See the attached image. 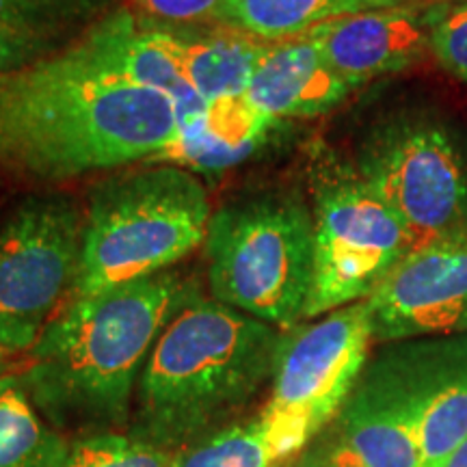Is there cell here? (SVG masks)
I'll return each instance as SVG.
<instances>
[{
  "label": "cell",
  "mask_w": 467,
  "mask_h": 467,
  "mask_svg": "<svg viewBox=\"0 0 467 467\" xmlns=\"http://www.w3.org/2000/svg\"><path fill=\"white\" fill-rule=\"evenodd\" d=\"M192 296L169 268L69 299L28 350L20 377L37 411L66 433H117L130 426L145 361L173 314Z\"/></svg>",
  "instance_id": "cell-2"
},
{
  "label": "cell",
  "mask_w": 467,
  "mask_h": 467,
  "mask_svg": "<svg viewBox=\"0 0 467 467\" xmlns=\"http://www.w3.org/2000/svg\"><path fill=\"white\" fill-rule=\"evenodd\" d=\"M93 63L126 83L165 93L178 107L180 132L200 124L206 102L186 83L171 28L151 25L130 9H115L76 39Z\"/></svg>",
  "instance_id": "cell-13"
},
{
  "label": "cell",
  "mask_w": 467,
  "mask_h": 467,
  "mask_svg": "<svg viewBox=\"0 0 467 467\" xmlns=\"http://www.w3.org/2000/svg\"><path fill=\"white\" fill-rule=\"evenodd\" d=\"M186 83L206 104L243 98L271 42L217 25L197 33L171 28Z\"/></svg>",
  "instance_id": "cell-16"
},
{
  "label": "cell",
  "mask_w": 467,
  "mask_h": 467,
  "mask_svg": "<svg viewBox=\"0 0 467 467\" xmlns=\"http://www.w3.org/2000/svg\"><path fill=\"white\" fill-rule=\"evenodd\" d=\"M355 169L399 219L411 251L467 230V162L440 121H381L361 143Z\"/></svg>",
  "instance_id": "cell-7"
},
{
  "label": "cell",
  "mask_w": 467,
  "mask_h": 467,
  "mask_svg": "<svg viewBox=\"0 0 467 467\" xmlns=\"http://www.w3.org/2000/svg\"><path fill=\"white\" fill-rule=\"evenodd\" d=\"M16 355L20 353H17L14 344H11L7 331H5L3 323H0V377H5V368H7V364L16 358Z\"/></svg>",
  "instance_id": "cell-25"
},
{
  "label": "cell",
  "mask_w": 467,
  "mask_h": 467,
  "mask_svg": "<svg viewBox=\"0 0 467 467\" xmlns=\"http://www.w3.org/2000/svg\"><path fill=\"white\" fill-rule=\"evenodd\" d=\"M52 37L33 33L0 31V74L48 55Z\"/></svg>",
  "instance_id": "cell-24"
},
{
  "label": "cell",
  "mask_w": 467,
  "mask_h": 467,
  "mask_svg": "<svg viewBox=\"0 0 467 467\" xmlns=\"http://www.w3.org/2000/svg\"><path fill=\"white\" fill-rule=\"evenodd\" d=\"M109 3L110 0H0V31L55 39L57 33L87 20Z\"/></svg>",
  "instance_id": "cell-20"
},
{
  "label": "cell",
  "mask_w": 467,
  "mask_h": 467,
  "mask_svg": "<svg viewBox=\"0 0 467 467\" xmlns=\"http://www.w3.org/2000/svg\"><path fill=\"white\" fill-rule=\"evenodd\" d=\"M443 467H467V440L452 452V457L448 459V463Z\"/></svg>",
  "instance_id": "cell-26"
},
{
  "label": "cell",
  "mask_w": 467,
  "mask_h": 467,
  "mask_svg": "<svg viewBox=\"0 0 467 467\" xmlns=\"http://www.w3.org/2000/svg\"><path fill=\"white\" fill-rule=\"evenodd\" d=\"M72 443L57 431L17 375L0 377V467H66Z\"/></svg>",
  "instance_id": "cell-18"
},
{
  "label": "cell",
  "mask_w": 467,
  "mask_h": 467,
  "mask_svg": "<svg viewBox=\"0 0 467 467\" xmlns=\"http://www.w3.org/2000/svg\"><path fill=\"white\" fill-rule=\"evenodd\" d=\"M396 7H418V0H225L214 25L282 42L336 17Z\"/></svg>",
  "instance_id": "cell-17"
},
{
  "label": "cell",
  "mask_w": 467,
  "mask_h": 467,
  "mask_svg": "<svg viewBox=\"0 0 467 467\" xmlns=\"http://www.w3.org/2000/svg\"><path fill=\"white\" fill-rule=\"evenodd\" d=\"M178 137L171 98L117 78L78 42L0 74V178L61 182L156 162Z\"/></svg>",
  "instance_id": "cell-1"
},
{
  "label": "cell",
  "mask_w": 467,
  "mask_h": 467,
  "mask_svg": "<svg viewBox=\"0 0 467 467\" xmlns=\"http://www.w3.org/2000/svg\"><path fill=\"white\" fill-rule=\"evenodd\" d=\"M312 214L314 284L306 318L366 301L411 251L399 219L358 169H320Z\"/></svg>",
  "instance_id": "cell-8"
},
{
  "label": "cell",
  "mask_w": 467,
  "mask_h": 467,
  "mask_svg": "<svg viewBox=\"0 0 467 467\" xmlns=\"http://www.w3.org/2000/svg\"><path fill=\"white\" fill-rule=\"evenodd\" d=\"M284 336L249 314L192 295L145 361L130 435L180 452L238 422L273 379Z\"/></svg>",
  "instance_id": "cell-3"
},
{
  "label": "cell",
  "mask_w": 467,
  "mask_h": 467,
  "mask_svg": "<svg viewBox=\"0 0 467 467\" xmlns=\"http://www.w3.org/2000/svg\"><path fill=\"white\" fill-rule=\"evenodd\" d=\"M426 25L433 57L443 69L467 83V0L431 7Z\"/></svg>",
  "instance_id": "cell-22"
},
{
  "label": "cell",
  "mask_w": 467,
  "mask_h": 467,
  "mask_svg": "<svg viewBox=\"0 0 467 467\" xmlns=\"http://www.w3.org/2000/svg\"><path fill=\"white\" fill-rule=\"evenodd\" d=\"M214 301L290 331L314 284V214L299 195L258 192L213 210L206 243Z\"/></svg>",
  "instance_id": "cell-5"
},
{
  "label": "cell",
  "mask_w": 467,
  "mask_h": 467,
  "mask_svg": "<svg viewBox=\"0 0 467 467\" xmlns=\"http://www.w3.org/2000/svg\"><path fill=\"white\" fill-rule=\"evenodd\" d=\"M366 303L379 342L467 334V230L409 251Z\"/></svg>",
  "instance_id": "cell-11"
},
{
  "label": "cell",
  "mask_w": 467,
  "mask_h": 467,
  "mask_svg": "<svg viewBox=\"0 0 467 467\" xmlns=\"http://www.w3.org/2000/svg\"><path fill=\"white\" fill-rule=\"evenodd\" d=\"M275 454L254 420H238L175 452V467H273Z\"/></svg>",
  "instance_id": "cell-19"
},
{
  "label": "cell",
  "mask_w": 467,
  "mask_h": 467,
  "mask_svg": "<svg viewBox=\"0 0 467 467\" xmlns=\"http://www.w3.org/2000/svg\"><path fill=\"white\" fill-rule=\"evenodd\" d=\"M137 16L165 28L214 25L225 0H130Z\"/></svg>",
  "instance_id": "cell-23"
},
{
  "label": "cell",
  "mask_w": 467,
  "mask_h": 467,
  "mask_svg": "<svg viewBox=\"0 0 467 467\" xmlns=\"http://www.w3.org/2000/svg\"><path fill=\"white\" fill-rule=\"evenodd\" d=\"M296 467H424L418 426L392 389L364 368L340 413Z\"/></svg>",
  "instance_id": "cell-12"
},
{
  "label": "cell",
  "mask_w": 467,
  "mask_h": 467,
  "mask_svg": "<svg viewBox=\"0 0 467 467\" xmlns=\"http://www.w3.org/2000/svg\"><path fill=\"white\" fill-rule=\"evenodd\" d=\"M327 63L350 89L422 61L429 46L426 14L418 7L364 11L307 31Z\"/></svg>",
  "instance_id": "cell-14"
},
{
  "label": "cell",
  "mask_w": 467,
  "mask_h": 467,
  "mask_svg": "<svg viewBox=\"0 0 467 467\" xmlns=\"http://www.w3.org/2000/svg\"><path fill=\"white\" fill-rule=\"evenodd\" d=\"M353 91L327 63L312 35L271 42L244 93L266 119L317 117L336 109Z\"/></svg>",
  "instance_id": "cell-15"
},
{
  "label": "cell",
  "mask_w": 467,
  "mask_h": 467,
  "mask_svg": "<svg viewBox=\"0 0 467 467\" xmlns=\"http://www.w3.org/2000/svg\"><path fill=\"white\" fill-rule=\"evenodd\" d=\"M210 217L206 186L173 162H151L93 186L69 299L169 271L206 243Z\"/></svg>",
  "instance_id": "cell-4"
},
{
  "label": "cell",
  "mask_w": 467,
  "mask_h": 467,
  "mask_svg": "<svg viewBox=\"0 0 467 467\" xmlns=\"http://www.w3.org/2000/svg\"><path fill=\"white\" fill-rule=\"evenodd\" d=\"M418 426L424 467H443L467 440V334L388 342L366 364Z\"/></svg>",
  "instance_id": "cell-10"
},
{
  "label": "cell",
  "mask_w": 467,
  "mask_h": 467,
  "mask_svg": "<svg viewBox=\"0 0 467 467\" xmlns=\"http://www.w3.org/2000/svg\"><path fill=\"white\" fill-rule=\"evenodd\" d=\"M66 467H175V452L130 433H102L76 440Z\"/></svg>",
  "instance_id": "cell-21"
},
{
  "label": "cell",
  "mask_w": 467,
  "mask_h": 467,
  "mask_svg": "<svg viewBox=\"0 0 467 467\" xmlns=\"http://www.w3.org/2000/svg\"><path fill=\"white\" fill-rule=\"evenodd\" d=\"M83 230L85 210L66 192L28 195L0 225V323L17 353L72 296Z\"/></svg>",
  "instance_id": "cell-9"
},
{
  "label": "cell",
  "mask_w": 467,
  "mask_h": 467,
  "mask_svg": "<svg viewBox=\"0 0 467 467\" xmlns=\"http://www.w3.org/2000/svg\"><path fill=\"white\" fill-rule=\"evenodd\" d=\"M372 340L366 301L285 331L271 396L258 416L277 463L306 451L340 413L370 359Z\"/></svg>",
  "instance_id": "cell-6"
}]
</instances>
